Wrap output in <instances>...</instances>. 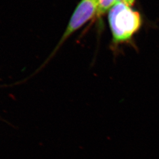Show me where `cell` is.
Segmentation results:
<instances>
[{"label":"cell","instance_id":"cell-4","mask_svg":"<svg viewBox=\"0 0 159 159\" xmlns=\"http://www.w3.org/2000/svg\"><path fill=\"white\" fill-rule=\"evenodd\" d=\"M120 1H121V0H117V2H119Z\"/></svg>","mask_w":159,"mask_h":159},{"label":"cell","instance_id":"cell-1","mask_svg":"<svg viewBox=\"0 0 159 159\" xmlns=\"http://www.w3.org/2000/svg\"><path fill=\"white\" fill-rule=\"evenodd\" d=\"M134 0H121L111 7L108 21L112 34L111 49L117 55L119 46L130 43L142 25L140 14L132 8Z\"/></svg>","mask_w":159,"mask_h":159},{"label":"cell","instance_id":"cell-2","mask_svg":"<svg viewBox=\"0 0 159 159\" xmlns=\"http://www.w3.org/2000/svg\"><path fill=\"white\" fill-rule=\"evenodd\" d=\"M98 0H81L71 17L67 27L57 46L47 60L48 61L68 38L97 14Z\"/></svg>","mask_w":159,"mask_h":159},{"label":"cell","instance_id":"cell-3","mask_svg":"<svg viewBox=\"0 0 159 159\" xmlns=\"http://www.w3.org/2000/svg\"><path fill=\"white\" fill-rule=\"evenodd\" d=\"M117 2V0H98V8L97 16H100L111 8Z\"/></svg>","mask_w":159,"mask_h":159}]
</instances>
